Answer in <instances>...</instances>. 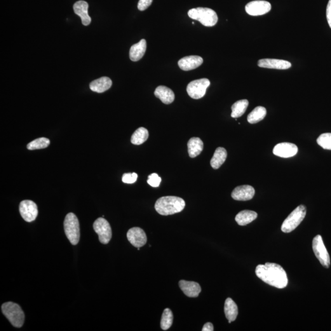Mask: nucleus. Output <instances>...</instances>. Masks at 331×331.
Here are the masks:
<instances>
[{
  "label": "nucleus",
  "mask_w": 331,
  "mask_h": 331,
  "mask_svg": "<svg viewBox=\"0 0 331 331\" xmlns=\"http://www.w3.org/2000/svg\"><path fill=\"white\" fill-rule=\"evenodd\" d=\"M248 105H249V103L246 100H239L234 103L231 107V117L232 118L237 119L243 116L246 109H247Z\"/></svg>",
  "instance_id": "nucleus-26"
},
{
  "label": "nucleus",
  "mask_w": 331,
  "mask_h": 331,
  "mask_svg": "<svg viewBox=\"0 0 331 331\" xmlns=\"http://www.w3.org/2000/svg\"><path fill=\"white\" fill-rule=\"evenodd\" d=\"M258 278L277 288L282 289L288 285L287 275L282 267L278 264L267 262L258 265L255 270Z\"/></svg>",
  "instance_id": "nucleus-1"
},
{
  "label": "nucleus",
  "mask_w": 331,
  "mask_h": 331,
  "mask_svg": "<svg viewBox=\"0 0 331 331\" xmlns=\"http://www.w3.org/2000/svg\"><path fill=\"white\" fill-rule=\"evenodd\" d=\"M257 217V213L254 211L245 210L239 212L236 215L235 220L240 226H245L254 221Z\"/></svg>",
  "instance_id": "nucleus-25"
},
{
  "label": "nucleus",
  "mask_w": 331,
  "mask_h": 331,
  "mask_svg": "<svg viewBox=\"0 0 331 331\" xmlns=\"http://www.w3.org/2000/svg\"><path fill=\"white\" fill-rule=\"evenodd\" d=\"M127 238L134 246L140 248L147 243V236L144 230L140 227H132L127 232Z\"/></svg>",
  "instance_id": "nucleus-12"
},
{
  "label": "nucleus",
  "mask_w": 331,
  "mask_h": 331,
  "mask_svg": "<svg viewBox=\"0 0 331 331\" xmlns=\"http://www.w3.org/2000/svg\"><path fill=\"white\" fill-rule=\"evenodd\" d=\"M1 311L12 325L16 328L22 327L24 323L25 314L18 304L12 302L4 303L2 305Z\"/></svg>",
  "instance_id": "nucleus-3"
},
{
  "label": "nucleus",
  "mask_w": 331,
  "mask_h": 331,
  "mask_svg": "<svg viewBox=\"0 0 331 331\" xmlns=\"http://www.w3.org/2000/svg\"><path fill=\"white\" fill-rule=\"evenodd\" d=\"M326 17H327L328 24L331 29V0L329 1L327 8H326Z\"/></svg>",
  "instance_id": "nucleus-35"
},
{
  "label": "nucleus",
  "mask_w": 331,
  "mask_h": 331,
  "mask_svg": "<svg viewBox=\"0 0 331 331\" xmlns=\"http://www.w3.org/2000/svg\"><path fill=\"white\" fill-rule=\"evenodd\" d=\"M66 236L72 245H77L80 239V226L78 218L73 213H69L64 221Z\"/></svg>",
  "instance_id": "nucleus-5"
},
{
  "label": "nucleus",
  "mask_w": 331,
  "mask_h": 331,
  "mask_svg": "<svg viewBox=\"0 0 331 331\" xmlns=\"http://www.w3.org/2000/svg\"><path fill=\"white\" fill-rule=\"evenodd\" d=\"M306 215V207L303 205L297 207L284 221L281 225V231L285 233L294 231L304 219Z\"/></svg>",
  "instance_id": "nucleus-6"
},
{
  "label": "nucleus",
  "mask_w": 331,
  "mask_h": 331,
  "mask_svg": "<svg viewBox=\"0 0 331 331\" xmlns=\"http://www.w3.org/2000/svg\"><path fill=\"white\" fill-rule=\"evenodd\" d=\"M155 95L165 105H170L175 100L173 91L166 86H158L155 91Z\"/></svg>",
  "instance_id": "nucleus-19"
},
{
  "label": "nucleus",
  "mask_w": 331,
  "mask_h": 331,
  "mask_svg": "<svg viewBox=\"0 0 331 331\" xmlns=\"http://www.w3.org/2000/svg\"><path fill=\"white\" fill-rule=\"evenodd\" d=\"M138 174L135 173L124 174L122 176V182L125 184H132L136 182Z\"/></svg>",
  "instance_id": "nucleus-33"
},
{
  "label": "nucleus",
  "mask_w": 331,
  "mask_h": 331,
  "mask_svg": "<svg viewBox=\"0 0 331 331\" xmlns=\"http://www.w3.org/2000/svg\"><path fill=\"white\" fill-rule=\"evenodd\" d=\"M73 9L75 14L81 17L82 24L85 26L90 25L91 19L88 14V4L86 1H77L74 4Z\"/></svg>",
  "instance_id": "nucleus-18"
},
{
  "label": "nucleus",
  "mask_w": 331,
  "mask_h": 331,
  "mask_svg": "<svg viewBox=\"0 0 331 331\" xmlns=\"http://www.w3.org/2000/svg\"><path fill=\"white\" fill-rule=\"evenodd\" d=\"M179 286L183 293L189 297H198L201 292V288L199 284L195 281L180 280Z\"/></svg>",
  "instance_id": "nucleus-17"
},
{
  "label": "nucleus",
  "mask_w": 331,
  "mask_h": 331,
  "mask_svg": "<svg viewBox=\"0 0 331 331\" xmlns=\"http://www.w3.org/2000/svg\"><path fill=\"white\" fill-rule=\"evenodd\" d=\"M203 63V58L199 56H187L178 61V65L180 69L187 71L196 69Z\"/></svg>",
  "instance_id": "nucleus-16"
},
{
  "label": "nucleus",
  "mask_w": 331,
  "mask_h": 331,
  "mask_svg": "<svg viewBox=\"0 0 331 331\" xmlns=\"http://www.w3.org/2000/svg\"><path fill=\"white\" fill-rule=\"evenodd\" d=\"M19 212L23 220L27 222H34L38 214L36 204L30 200H24L21 202L19 205Z\"/></svg>",
  "instance_id": "nucleus-11"
},
{
  "label": "nucleus",
  "mask_w": 331,
  "mask_h": 331,
  "mask_svg": "<svg viewBox=\"0 0 331 331\" xmlns=\"http://www.w3.org/2000/svg\"><path fill=\"white\" fill-rule=\"evenodd\" d=\"M298 148L296 145L292 143L282 142L274 147L273 154L275 156L281 158H290L297 154Z\"/></svg>",
  "instance_id": "nucleus-13"
},
{
  "label": "nucleus",
  "mask_w": 331,
  "mask_h": 331,
  "mask_svg": "<svg viewBox=\"0 0 331 331\" xmlns=\"http://www.w3.org/2000/svg\"><path fill=\"white\" fill-rule=\"evenodd\" d=\"M227 151L224 147H218L215 150L212 158L210 160V165L214 170L220 168L226 161Z\"/></svg>",
  "instance_id": "nucleus-23"
},
{
  "label": "nucleus",
  "mask_w": 331,
  "mask_h": 331,
  "mask_svg": "<svg viewBox=\"0 0 331 331\" xmlns=\"http://www.w3.org/2000/svg\"><path fill=\"white\" fill-rule=\"evenodd\" d=\"M317 143L324 149L331 150V133H324L319 136Z\"/></svg>",
  "instance_id": "nucleus-31"
},
{
  "label": "nucleus",
  "mask_w": 331,
  "mask_h": 331,
  "mask_svg": "<svg viewBox=\"0 0 331 331\" xmlns=\"http://www.w3.org/2000/svg\"><path fill=\"white\" fill-rule=\"evenodd\" d=\"M225 314L229 323L235 321L238 314V306L231 298H227L225 303Z\"/></svg>",
  "instance_id": "nucleus-24"
},
{
  "label": "nucleus",
  "mask_w": 331,
  "mask_h": 331,
  "mask_svg": "<svg viewBox=\"0 0 331 331\" xmlns=\"http://www.w3.org/2000/svg\"><path fill=\"white\" fill-rule=\"evenodd\" d=\"M173 323V314L170 309H164L162 314L161 328L164 331L168 330L172 326Z\"/></svg>",
  "instance_id": "nucleus-29"
},
{
  "label": "nucleus",
  "mask_w": 331,
  "mask_h": 331,
  "mask_svg": "<svg viewBox=\"0 0 331 331\" xmlns=\"http://www.w3.org/2000/svg\"><path fill=\"white\" fill-rule=\"evenodd\" d=\"M271 9V4L268 1L257 0L250 2L245 6V11L248 15L258 16L266 15Z\"/></svg>",
  "instance_id": "nucleus-10"
},
{
  "label": "nucleus",
  "mask_w": 331,
  "mask_h": 331,
  "mask_svg": "<svg viewBox=\"0 0 331 331\" xmlns=\"http://www.w3.org/2000/svg\"><path fill=\"white\" fill-rule=\"evenodd\" d=\"M203 148V142L199 138H192L188 142V152L191 158H195L200 155Z\"/></svg>",
  "instance_id": "nucleus-22"
},
{
  "label": "nucleus",
  "mask_w": 331,
  "mask_h": 331,
  "mask_svg": "<svg viewBox=\"0 0 331 331\" xmlns=\"http://www.w3.org/2000/svg\"><path fill=\"white\" fill-rule=\"evenodd\" d=\"M147 49V42L145 39L140 40L139 43L131 47L130 58L133 62H138L144 55Z\"/></svg>",
  "instance_id": "nucleus-21"
},
{
  "label": "nucleus",
  "mask_w": 331,
  "mask_h": 331,
  "mask_svg": "<svg viewBox=\"0 0 331 331\" xmlns=\"http://www.w3.org/2000/svg\"><path fill=\"white\" fill-rule=\"evenodd\" d=\"M213 330H214V329H213V326L211 323H206L202 329L203 331H213Z\"/></svg>",
  "instance_id": "nucleus-36"
},
{
  "label": "nucleus",
  "mask_w": 331,
  "mask_h": 331,
  "mask_svg": "<svg viewBox=\"0 0 331 331\" xmlns=\"http://www.w3.org/2000/svg\"><path fill=\"white\" fill-rule=\"evenodd\" d=\"M153 0H139L138 4V8L140 11H145L151 5Z\"/></svg>",
  "instance_id": "nucleus-34"
},
{
  "label": "nucleus",
  "mask_w": 331,
  "mask_h": 331,
  "mask_svg": "<svg viewBox=\"0 0 331 331\" xmlns=\"http://www.w3.org/2000/svg\"><path fill=\"white\" fill-rule=\"evenodd\" d=\"M112 82L109 77H102L91 82L90 88L91 91L96 93H103L111 87Z\"/></svg>",
  "instance_id": "nucleus-20"
},
{
  "label": "nucleus",
  "mask_w": 331,
  "mask_h": 331,
  "mask_svg": "<svg viewBox=\"0 0 331 331\" xmlns=\"http://www.w3.org/2000/svg\"><path fill=\"white\" fill-rule=\"evenodd\" d=\"M161 182V178L156 173L152 174L149 175L147 180L148 184L153 187H158Z\"/></svg>",
  "instance_id": "nucleus-32"
},
{
  "label": "nucleus",
  "mask_w": 331,
  "mask_h": 331,
  "mask_svg": "<svg viewBox=\"0 0 331 331\" xmlns=\"http://www.w3.org/2000/svg\"><path fill=\"white\" fill-rule=\"evenodd\" d=\"M50 140L46 138H40L33 140L27 145V149L30 150L45 149L50 144Z\"/></svg>",
  "instance_id": "nucleus-30"
},
{
  "label": "nucleus",
  "mask_w": 331,
  "mask_h": 331,
  "mask_svg": "<svg viewBox=\"0 0 331 331\" xmlns=\"http://www.w3.org/2000/svg\"><path fill=\"white\" fill-rule=\"evenodd\" d=\"M185 207V202L177 196H163L159 198L155 204V209L161 215H170L182 212Z\"/></svg>",
  "instance_id": "nucleus-2"
},
{
  "label": "nucleus",
  "mask_w": 331,
  "mask_h": 331,
  "mask_svg": "<svg viewBox=\"0 0 331 331\" xmlns=\"http://www.w3.org/2000/svg\"><path fill=\"white\" fill-rule=\"evenodd\" d=\"M258 67L269 69L288 70L292 67V63L288 61L279 59H261L258 61Z\"/></svg>",
  "instance_id": "nucleus-15"
},
{
  "label": "nucleus",
  "mask_w": 331,
  "mask_h": 331,
  "mask_svg": "<svg viewBox=\"0 0 331 331\" xmlns=\"http://www.w3.org/2000/svg\"><path fill=\"white\" fill-rule=\"evenodd\" d=\"M148 138H149V131L146 128L140 127L133 134L131 142L133 144L140 145L146 141Z\"/></svg>",
  "instance_id": "nucleus-28"
},
{
  "label": "nucleus",
  "mask_w": 331,
  "mask_h": 331,
  "mask_svg": "<svg viewBox=\"0 0 331 331\" xmlns=\"http://www.w3.org/2000/svg\"><path fill=\"white\" fill-rule=\"evenodd\" d=\"M254 188L250 185H245L237 187L231 193L232 198L236 201H246L250 200L255 196Z\"/></svg>",
  "instance_id": "nucleus-14"
},
{
  "label": "nucleus",
  "mask_w": 331,
  "mask_h": 331,
  "mask_svg": "<svg viewBox=\"0 0 331 331\" xmlns=\"http://www.w3.org/2000/svg\"><path fill=\"white\" fill-rule=\"evenodd\" d=\"M312 247L314 255L321 265L326 268H329L330 266V257L320 235H317L314 239Z\"/></svg>",
  "instance_id": "nucleus-8"
},
{
  "label": "nucleus",
  "mask_w": 331,
  "mask_h": 331,
  "mask_svg": "<svg viewBox=\"0 0 331 331\" xmlns=\"http://www.w3.org/2000/svg\"><path fill=\"white\" fill-rule=\"evenodd\" d=\"M93 229L99 237L101 243L107 244L112 238V229L109 223L104 218H99L93 224Z\"/></svg>",
  "instance_id": "nucleus-9"
},
{
  "label": "nucleus",
  "mask_w": 331,
  "mask_h": 331,
  "mask_svg": "<svg viewBox=\"0 0 331 331\" xmlns=\"http://www.w3.org/2000/svg\"><path fill=\"white\" fill-rule=\"evenodd\" d=\"M188 15L192 19L199 21L206 27H213L217 24L218 16L212 9L199 8L190 9Z\"/></svg>",
  "instance_id": "nucleus-4"
},
{
  "label": "nucleus",
  "mask_w": 331,
  "mask_h": 331,
  "mask_svg": "<svg viewBox=\"0 0 331 331\" xmlns=\"http://www.w3.org/2000/svg\"><path fill=\"white\" fill-rule=\"evenodd\" d=\"M210 85V82L208 79H200L192 81L188 85L187 91L192 99L198 100L206 95L207 88Z\"/></svg>",
  "instance_id": "nucleus-7"
},
{
  "label": "nucleus",
  "mask_w": 331,
  "mask_h": 331,
  "mask_svg": "<svg viewBox=\"0 0 331 331\" xmlns=\"http://www.w3.org/2000/svg\"><path fill=\"white\" fill-rule=\"evenodd\" d=\"M267 114L266 108L262 106H258L251 112L248 115L247 121L251 124H255L262 121Z\"/></svg>",
  "instance_id": "nucleus-27"
}]
</instances>
